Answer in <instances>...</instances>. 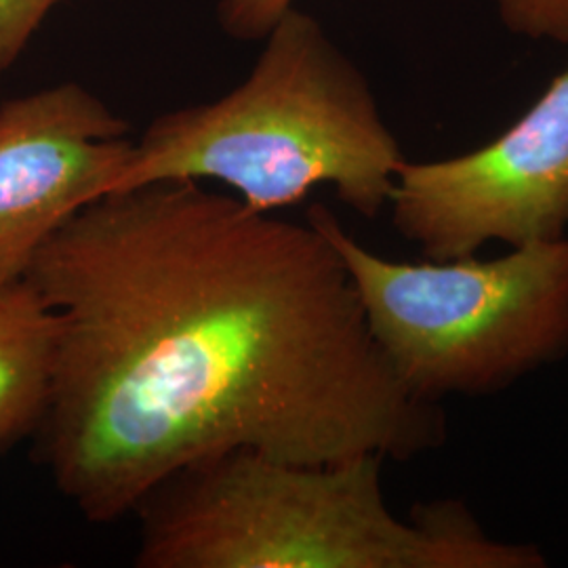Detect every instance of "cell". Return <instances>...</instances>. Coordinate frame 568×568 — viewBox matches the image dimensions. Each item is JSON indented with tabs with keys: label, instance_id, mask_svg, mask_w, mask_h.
<instances>
[{
	"label": "cell",
	"instance_id": "7a4b0ae2",
	"mask_svg": "<svg viewBox=\"0 0 568 568\" xmlns=\"http://www.w3.org/2000/svg\"><path fill=\"white\" fill-rule=\"evenodd\" d=\"M379 455L293 464L255 450L206 457L135 506L140 568H541L457 501L389 509Z\"/></svg>",
	"mask_w": 568,
	"mask_h": 568
},
{
	"label": "cell",
	"instance_id": "6da1fadb",
	"mask_svg": "<svg viewBox=\"0 0 568 568\" xmlns=\"http://www.w3.org/2000/svg\"><path fill=\"white\" fill-rule=\"evenodd\" d=\"M23 278L60 318L39 457L89 523L119 520L173 471L230 450L408 462L447 438L310 222L192 180L145 183L70 217Z\"/></svg>",
	"mask_w": 568,
	"mask_h": 568
},
{
	"label": "cell",
	"instance_id": "9c48e42d",
	"mask_svg": "<svg viewBox=\"0 0 568 568\" xmlns=\"http://www.w3.org/2000/svg\"><path fill=\"white\" fill-rule=\"evenodd\" d=\"M293 0H222L220 21L227 37L239 41L265 39Z\"/></svg>",
	"mask_w": 568,
	"mask_h": 568
},
{
	"label": "cell",
	"instance_id": "ba28073f",
	"mask_svg": "<svg viewBox=\"0 0 568 568\" xmlns=\"http://www.w3.org/2000/svg\"><path fill=\"white\" fill-rule=\"evenodd\" d=\"M63 0H0V74L7 72L49 11Z\"/></svg>",
	"mask_w": 568,
	"mask_h": 568
},
{
	"label": "cell",
	"instance_id": "52a82bcc",
	"mask_svg": "<svg viewBox=\"0 0 568 568\" xmlns=\"http://www.w3.org/2000/svg\"><path fill=\"white\" fill-rule=\"evenodd\" d=\"M60 318L26 278L0 284V453L37 432L49 408Z\"/></svg>",
	"mask_w": 568,
	"mask_h": 568
},
{
	"label": "cell",
	"instance_id": "3957f363",
	"mask_svg": "<svg viewBox=\"0 0 568 568\" xmlns=\"http://www.w3.org/2000/svg\"><path fill=\"white\" fill-rule=\"evenodd\" d=\"M265 39L243 84L145 129L114 192L215 180L260 213L302 203L318 185L365 217L389 203L405 156L361 70L293 7Z\"/></svg>",
	"mask_w": 568,
	"mask_h": 568
},
{
	"label": "cell",
	"instance_id": "5b68a950",
	"mask_svg": "<svg viewBox=\"0 0 568 568\" xmlns=\"http://www.w3.org/2000/svg\"><path fill=\"white\" fill-rule=\"evenodd\" d=\"M392 222L429 260L556 241L568 230V70L480 150L434 163L400 164Z\"/></svg>",
	"mask_w": 568,
	"mask_h": 568
},
{
	"label": "cell",
	"instance_id": "277c9868",
	"mask_svg": "<svg viewBox=\"0 0 568 568\" xmlns=\"http://www.w3.org/2000/svg\"><path fill=\"white\" fill-rule=\"evenodd\" d=\"M342 255L366 323L403 386L426 403L487 396L568 354V236L474 255L392 262L307 209Z\"/></svg>",
	"mask_w": 568,
	"mask_h": 568
},
{
	"label": "cell",
	"instance_id": "8992f818",
	"mask_svg": "<svg viewBox=\"0 0 568 568\" xmlns=\"http://www.w3.org/2000/svg\"><path fill=\"white\" fill-rule=\"evenodd\" d=\"M131 124L68 82L0 105V284L84 206L112 194L135 140Z\"/></svg>",
	"mask_w": 568,
	"mask_h": 568
}]
</instances>
